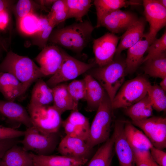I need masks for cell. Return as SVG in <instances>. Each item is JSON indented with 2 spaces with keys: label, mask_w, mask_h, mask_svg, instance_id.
I'll list each match as a JSON object with an SVG mask.
<instances>
[{
  "label": "cell",
  "mask_w": 166,
  "mask_h": 166,
  "mask_svg": "<svg viewBox=\"0 0 166 166\" xmlns=\"http://www.w3.org/2000/svg\"><path fill=\"white\" fill-rule=\"evenodd\" d=\"M95 27L88 20L52 31L48 42L77 53L89 43Z\"/></svg>",
  "instance_id": "6da1fadb"
},
{
  "label": "cell",
  "mask_w": 166,
  "mask_h": 166,
  "mask_svg": "<svg viewBox=\"0 0 166 166\" xmlns=\"http://www.w3.org/2000/svg\"><path fill=\"white\" fill-rule=\"evenodd\" d=\"M0 72L13 74L23 84L26 91L34 82L45 76L31 59L11 51L0 64Z\"/></svg>",
  "instance_id": "7a4b0ae2"
},
{
  "label": "cell",
  "mask_w": 166,
  "mask_h": 166,
  "mask_svg": "<svg viewBox=\"0 0 166 166\" xmlns=\"http://www.w3.org/2000/svg\"><path fill=\"white\" fill-rule=\"evenodd\" d=\"M88 71V74L102 86L112 102L124 80L126 73L125 61L114 58L107 65L94 67Z\"/></svg>",
  "instance_id": "3957f363"
},
{
  "label": "cell",
  "mask_w": 166,
  "mask_h": 166,
  "mask_svg": "<svg viewBox=\"0 0 166 166\" xmlns=\"http://www.w3.org/2000/svg\"><path fill=\"white\" fill-rule=\"evenodd\" d=\"M113 110L111 101L105 92L90 125L86 143L91 148L105 142L110 138L113 119Z\"/></svg>",
  "instance_id": "277c9868"
},
{
  "label": "cell",
  "mask_w": 166,
  "mask_h": 166,
  "mask_svg": "<svg viewBox=\"0 0 166 166\" xmlns=\"http://www.w3.org/2000/svg\"><path fill=\"white\" fill-rule=\"evenodd\" d=\"M27 109L33 126L40 132L44 134L58 132L62 124L61 115L53 105L29 104Z\"/></svg>",
  "instance_id": "5b68a950"
},
{
  "label": "cell",
  "mask_w": 166,
  "mask_h": 166,
  "mask_svg": "<svg viewBox=\"0 0 166 166\" xmlns=\"http://www.w3.org/2000/svg\"><path fill=\"white\" fill-rule=\"evenodd\" d=\"M150 83L145 77L141 76L126 81L120 87L111 102L113 109H125L140 100L147 94Z\"/></svg>",
  "instance_id": "8992f818"
},
{
  "label": "cell",
  "mask_w": 166,
  "mask_h": 166,
  "mask_svg": "<svg viewBox=\"0 0 166 166\" xmlns=\"http://www.w3.org/2000/svg\"><path fill=\"white\" fill-rule=\"evenodd\" d=\"M57 133L43 134L32 126L27 128L24 138L21 142L27 151L34 152L38 155H50L58 143Z\"/></svg>",
  "instance_id": "52a82bcc"
},
{
  "label": "cell",
  "mask_w": 166,
  "mask_h": 166,
  "mask_svg": "<svg viewBox=\"0 0 166 166\" xmlns=\"http://www.w3.org/2000/svg\"><path fill=\"white\" fill-rule=\"evenodd\" d=\"M62 64L57 72L46 82L52 88L63 82L73 80L95 67V63H87L72 57L64 51Z\"/></svg>",
  "instance_id": "ba28073f"
},
{
  "label": "cell",
  "mask_w": 166,
  "mask_h": 166,
  "mask_svg": "<svg viewBox=\"0 0 166 166\" xmlns=\"http://www.w3.org/2000/svg\"><path fill=\"white\" fill-rule=\"evenodd\" d=\"M135 126L141 129L153 146L160 150L166 147V118L151 117L137 121H132Z\"/></svg>",
  "instance_id": "9c48e42d"
},
{
  "label": "cell",
  "mask_w": 166,
  "mask_h": 166,
  "mask_svg": "<svg viewBox=\"0 0 166 166\" xmlns=\"http://www.w3.org/2000/svg\"><path fill=\"white\" fill-rule=\"evenodd\" d=\"M143 5L146 20L149 25L148 33L143 36L150 45L156 39L158 32L166 26V8L157 0H144Z\"/></svg>",
  "instance_id": "30bf717a"
},
{
  "label": "cell",
  "mask_w": 166,
  "mask_h": 166,
  "mask_svg": "<svg viewBox=\"0 0 166 166\" xmlns=\"http://www.w3.org/2000/svg\"><path fill=\"white\" fill-rule=\"evenodd\" d=\"M119 39L110 32L93 40V49L95 63L98 66L105 65L113 60Z\"/></svg>",
  "instance_id": "8fae6325"
},
{
  "label": "cell",
  "mask_w": 166,
  "mask_h": 166,
  "mask_svg": "<svg viewBox=\"0 0 166 166\" xmlns=\"http://www.w3.org/2000/svg\"><path fill=\"white\" fill-rule=\"evenodd\" d=\"M125 122L123 120H117L114 122L112 134L114 138V148L119 166H135L133 152L124 133Z\"/></svg>",
  "instance_id": "7c38bea8"
},
{
  "label": "cell",
  "mask_w": 166,
  "mask_h": 166,
  "mask_svg": "<svg viewBox=\"0 0 166 166\" xmlns=\"http://www.w3.org/2000/svg\"><path fill=\"white\" fill-rule=\"evenodd\" d=\"M64 50L58 45H47L42 49L35 59L45 76L53 75L58 70L63 62Z\"/></svg>",
  "instance_id": "4fadbf2b"
},
{
  "label": "cell",
  "mask_w": 166,
  "mask_h": 166,
  "mask_svg": "<svg viewBox=\"0 0 166 166\" xmlns=\"http://www.w3.org/2000/svg\"><path fill=\"white\" fill-rule=\"evenodd\" d=\"M133 13L119 9L112 12L101 19L98 28H106L110 33L117 34L125 31L138 19Z\"/></svg>",
  "instance_id": "5bb4252c"
},
{
  "label": "cell",
  "mask_w": 166,
  "mask_h": 166,
  "mask_svg": "<svg viewBox=\"0 0 166 166\" xmlns=\"http://www.w3.org/2000/svg\"><path fill=\"white\" fill-rule=\"evenodd\" d=\"M92 149L82 139L66 135L59 143L58 151L62 155L87 158Z\"/></svg>",
  "instance_id": "9a60e30c"
},
{
  "label": "cell",
  "mask_w": 166,
  "mask_h": 166,
  "mask_svg": "<svg viewBox=\"0 0 166 166\" xmlns=\"http://www.w3.org/2000/svg\"><path fill=\"white\" fill-rule=\"evenodd\" d=\"M33 166H82L88 158L61 155H38L31 152Z\"/></svg>",
  "instance_id": "2e32d148"
},
{
  "label": "cell",
  "mask_w": 166,
  "mask_h": 166,
  "mask_svg": "<svg viewBox=\"0 0 166 166\" xmlns=\"http://www.w3.org/2000/svg\"><path fill=\"white\" fill-rule=\"evenodd\" d=\"M0 114L27 128L33 126L28 111L14 101L0 100Z\"/></svg>",
  "instance_id": "e0dca14e"
},
{
  "label": "cell",
  "mask_w": 166,
  "mask_h": 166,
  "mask_svg": "<svg viewBox=\"0 0 166 166\" xmlns=\"http://www.w3.org/2000/svg\"><path fill=\"white\" fill-rule=\"evenodd\" d=\"M145 26L143 18H138L130 26L120 38L115 55H120L121 52L132 46L143 37Z\"/></svg>",
  "instance_id": "ac0fdd59"
},
{
  "label": "cell",
  "mask_w": 166,
  "mask_h": 166,
  "mask_svg": "<svg viewBox=\"0 0 166 166\" xmlns=\"http://www.w3.org/2000/svg\"><path fill=\"white\" fill-rule=\"evenodd\" d=\"M0 92L7 101H14L26 91L23 84L13 74L0 72Z\"/></svg>",
  "instance_id": "d6986e66"
},
{
  "label": "cell",
  "mask_w": 166,
  "mask_h": 166,
  "mask_svg": "<svg viewBox=\"0 0 166 166\" xmlns=\"http://www.w3.org/2000/svg\"><path fill=\"white\" fill-rule=\"evenodd\" d=\"M84 79L86 87V109L89 112L97 111L106 92L100 83L90 75H86Z\"/></svg>",
  "instance_id": "ffe728a7"
},
{
  "label": "cell",
  "mask_w": 166,
  "mask_h": 166,
  "mask_svg": "<svg viewBox=\"0 0 166 166\" xmlns=\"http://www.w3.org/2000/svg\"><path fill=\"white\" fill-rule=\"evenodd\" d=\"M124 130L127 140L133 151H150L153 146L146 135L131 122L125 121Z\"/></svg>",
  "instance_id": "44dd1931"
},
{
  "label": "cell",
  "mask_w": 166,
  "mask_h": 166,
  "mask_svg": "<svg viewBox=\"0 0 166 166\" xmlns=\"http://www.w3.org/2000/svg\"><path fill=\"white\" fill-rule=\"evenodd\" d=\"M149 45L148 41L143 36L139 42L128 49L125 60L126 73H131L136 71L143 62L144 54Z\"/></svg>",
  "instance_id": "7402d4cb"
},
{
  "label": "cell",
  "mask_w": 166,
  "mask_h": 166,
  "mask_svg": "<svg viewBox=\"0 0 166 166\" xmlns=\"http://www.w3.org/2000/svg\"><path fill=\"white\" fill-rule=\"evenodd\" d=\"M5 166H33L31 152L15 145L8 150L1 159Z\"/></svg>",
  "instance_id": "603a6c76"
},
{
  "label": "cell",
  "mask_w": 166,
  "mask_h": 166,
  "mask_svg": "<svg viewBox=\"0 0 166 166\" xmlns=\"http://www.w3.org/2000/svg\"><path fill=\"white\" fill-rule=\"evenodd\" d=\"M53 95V106L61 114L68 110H78L70 95L67 85L60 83L51 88Z\"/></svg>",
  "instance_id": "cb8c5ba5"
},
{
  "label": "cell",
  "mask_w": 166,
  "mask_h": 166,
  "mask_svg": "<svg viewBox=\"0 0 166 166\" xmlns=\"http://www.w3.org/2000/svg\"><path fill=\"white\" fill-rule=\"evenodd\" d=\"M140 2L135 0H95V6L97 16L96 28H98L102 18L107 14L115 10L129 6L140 4Z\"/></svg>",
  "instance_id": "d4e9b609"
},
{
  "label": "cell",
  "mask_w": 166,
  "mask_h": 166,
  "mask_svg": "<svg viewBox=\"0 0 166 166\" xmlns=\"http://www.w3.org/2000/svg\"><path fill=\"white\" fill-rule=\"evenodd\" d=\"M124 109L125 113L132 121L145 119L153 115L152 102L147 94L137 102Z\"/></svg>",
  "instance_id": "484cf974"
},
{
  "label": "cell",
  "mask_w": 166,
  "mask_h": 166,
  "mask_svg": "<svg viewBox=\"0 0 166 166\" xmlns=\"http://www.w3.org/2000/svg\"><path fill=\"white\" fill-rule=\"evenodd\" d=\"M53 102L52 88L42 79H40L37 80L32 89L30 104L43 106L50 105Z\"/></svg>",
  "instance_id": "4316f807"
},
{
  "label": "cell",
  "mask_w": 166,
  "mask_h": 166,
  "mask_svg": "<svg viewBox=\"0 0 166 166\" xmlns=\"http://www.w3.org/2000/svg\"><path fill=\"white\" fill-rule=\"evenodd\" d=\"M113 135L98 149L87 166H110L113 156Z\"/></svg>",
  "instance_id": "83f0119b"
},
{
  "label": "cell",
  "mask_w": 166,
  "mask_h": 166,
  "mask_svg": "<svg viewBox=\"0 0 166 166\" xmlns=\"http://www.w3.org/2000/svg\"><path fill=\"white\" fill-rule=\"evenodd\" d=\"M145 62V73L151 77L163 79L166 77V52L163 53Z\"/></svg>",
  "instance_id": "f1b7e54d"
},
{
  "label": "cell",
  "mask_w": 166,
  "mask_h": 166,
  "mask_svg": "<svg viewBox=\"0 0 166 166\" xmlns=\"http://www.w3.org/2000/svg\"><path fill=\"white\" fill-rule=\"evenodd\" d=\"M66 120L74 126L76 131V137L86 142L90 128L88 118L78 110H74L72 111Z\"/></svg>",
  "instance_id": "f546056e"
},
{
  "label": "cell",
  "mask_w": 166,
  "mask_h": 166,
  "mask_svg": "<svg viewBox=\"0 0 166 166\" xmlns=\"http://www.w3.org/2000/svg\"><path fill=\"white\" fill-rule=\"evenodd\" d=\"M68 9L67 19L74 18L82 22V18L89 12L91 6L90 0H65Z\"/></svg>",
  "instance_id": "4dcf8cb0"
},
{
  "label": "cell",
  "mask_w": 166,
  "mask_h": 166,
  "mask_svg": "<svg viewBox=\"0 0 166 166\" xmlns=\"http://www.w3.org/2000/svg\"><path fill=\"white\" fill-rule=\"evenodd\" d=\"M147 94L151 101L153 109L158 112L165 111L166 110L165 93L156 84L148 85Z\"/></svg>",
  "instance_id": "1f68e13d"
},
{
  "label": "cell",
  "mask_w": 166,
  "mask_h": 166,
  "mask_svg": "<svg viewBox=\"0 0 166 166\" xmlns=\"http://www.w3.org/2000/svg\"><path fill=\"white\" fill-rule=\"evenodd\" d=\"M68 9L65 0H56L47 16L49 23L55 26L67 19Z\"/></svg>",
  "instance_id": "d6a6232c"
},
{
  "label": "cell",
  "mask_w": 166,
  "mask_h": 166,
  "mask_svg": "<svg viewBox=\"0 0 166 166\" xmlns=\"http://www.w3.org/2000/svg\"><path fill=\"white\" fill-rule=\"evenodd\" d=\"M39 16L34 13L29 14L18 20L20 30L24 34L33 36L38 31Z\"/></svg>",
  "instance_id": "836d02e7"
},
{
  "label": "cell",
  "mask_w": 166,
  "mask_h": 166,
  "mask_svg": "<svg viewBox=\"0 0 166 166\" xmlns=\"http://www.w3.org/2000/svg\"><path fill=\"white\" fill-rule=\"evenodd\" d=\"M67 88L75 105L78 107L79 101L85 98L86 87L84 79L72 81L67 85Z\"/></svg>",
  "instance_id": "e575fe53"
},
{
  "label": "cell",
  "mask_w": 166,
  "mask_h": 166,
  "mask_svg": "<svg viewBox=\"0 0 166 166\" xmlns=\"http://www.w3.org/2000/svg\"><path fill=\"white\" fill-rule=\"evenodd\" d=\"M37 8L45 9L38 3L29 0H19L17 3L15 11L18 20L32 13Z\"/></svg>",
  "instance_id": "d590c367"
},
{
  "label": "cell",
  "mask_w": 166,
  "mask_h": 166,
  "mask_svg": "<svg viewBox=\"0 0 166 166\" xmlns=\"http://www.w3.org/2000/svg\"><path fill=\"white\" fill-rule=\"evenodd\" d=\"M148 54L144 58L143 62L158 55L166 50V32L165 31L162 36L158 39H156L149 45L148 49Z\"/></svg>",
  "instance_id": "8d00e7d4"
},
{
  "label": "cell",
  "mask_w": 166,
  "mask_h": 166,
  "mask_svg": "<svg viewBox=\"0 0 166 166\" xmlns=\"http://www.w3.org/2000/svg\"><path fill=\"white\" fill-rule=\"evenodd\" d=\"M55 26L49 23L48 27L44 30L34 34L32 40L33 45H37L43 49L47 45L49 38Z\"/></svg>",
  "instance_id": "74e56055"
},
{
  "label": "cell",
  "mask_w": 166,
  "mask_h": 166,
  "mask_svg": "<svg viewBox=\"0 0 166 166\" xmlns=\"http://www.w3.org/2000/svg\"><path fill=\"white\" fill-rule=\"evenodd\" d=\"M25 131H22L13 128L5 127L0 125V140L18 138L24 136Z\"/></svg>",
  "instance_id": "f35d334b"
},
{
  "label": "cell",
  "mask_w": 166,
  "mask_h": 166,
  "mask_svg": "<svg viewBox=\"0 0 166 166\" xmlns=\"http://www.w3.org/2000/svg\"><path fill=\"white\" fill-rule=\"evenodd\" d=\"M150 152L153 160L160 166H166V152L153 146Z\"/></svg>",
  "instance_id": "ab89813d"
},
{
  "label": "cell",
  "mask_w": 166,
  "mask_h": 166,
  "mask_svg": "<svg viewBox=\"0 0 166 166\" xmlns=\"http://www.w3.org/2000/svg\"><path fill=\"white\" fill-rule=\"evenodd\" d=\"M18 138L0 140V159H2L8 150L13 146L18 144L21 142Z\"/></svg>",
  "instance_id": "60d3db41"
},
{
  "label": "cell",
  "mask_w": 166,
  "mask_h": 166,
  "mask_svg": "<svg viewBox=\"0 0 166 166\" xmlns=\"http://www.w3.org/2000/svg\"><path fill=\"white\" fill-rule=\"evenodd\" d=\"M10 21L8 10L0 12V31H4L7 27Z\"/></svg>",
  "instance_id": "b9f144b4"
},
{
  "label": "cell",
  "mask_w": 166,
  "mask_h": 166,
  "mask_svg": "<svg viewBox=\"0 0 166 166\" xmlns=\"http://www.w3.org/2000/svg\"><path fill=\"white\" fill-rule=\"evenodd\" d=\"M14 1L13 0H0V12L8 10Z\"/></svg>",
  "instance_id": "7bdbcfd3"
},
{
  "label": "cell",
  "mask_w": 166,
  "mask_h": 166,
  "mask_svg": "<svg viewBox=\"0 0 166 166\" xmlns=\"http://www.w3.org/2000/svg\"><path fill=\"white\" fill-rule=\"evenodd\" d=\"M135 164L136 166H150L147 161L144 159L134 157Z\"/></svg>",
  "instance_id": "ee69618b"
},
{
  "label": "cell",
  "mask_w": 166,
  "mask_h": 166,
  "mask_svg": "<svg viewBox=\"0 0 166 166\" xmlns=\"http://www.w3.org/2000/svg\"><path fill=\"white\" fill-rule=\"evenodd\" d=\"M56 0H38L37 1L39 4L45 7V6H49L53 3Z\"/></svg>",
  "instance_id": "f6af8a7d"
},
{
  "label": "cell",
  "mask_w": 166,
  "mask_h": 166,
  "mask_svg": "<svg viewBox=\"0 0 166 166\" xmlns=\"http://www.w3.org/2000/svg\"><path fill=\"white\" fill-rule=\"evenodd\" d=\"M145 160L150 166H160L152 159L150 153L146 157Z\"/></svg>",
  "instance_id": "bcb514c9"
},
{
  "label": "cell",
  "mask_w": 166,
  "mask_h": 166,
  "mask_svg": "<svg viewBox=\"0 0 166 166\" xmlns=\"http://www.w3.org/2000/svg\"><path fill=\"white\" fill-rule=\"evenodd\" d=\"M0 49L7 51V47L6 42L4 39L0 35Z\"/></svg>",
  "instance_id": "7dc6e473"
},
{
  "label": "cell",
  "mask_w": 166,
  "mask_h": 166,
  "mask_svg": "<svg viewBox=\"0 0 166 166\" xmlns=\"http://www.w3.org/2000/svg\"><path fill=\"white\" fill-rule=\"evenodd\" d=\"M159 86L165 92L166 91V77L162 79Z\"/></svg>",
  "instance_id": "c3c4849f"
},
{
  "label": "cell",
  "mask_w": 166,
  "mask_h": 166,
  "mask_svg": "<svg viewBox=\"0 0 166 166\" xmlns=\"http://www.w3.org/2000/svg\"><path fill=\"white\" fill-rule=\"evenodd\" d=\"M158 2L163 6L166 8V0H157Z\"/></svg>",
  "instance_id": "681fc988"
},
{
  "label": "cell",
  "mask_w": 166,
  "mask_h": 166,
  "mask_svg": "<svg viewBox=\"0 0 166 166\" xmlns=\"http://www.w3.org/2000/svg\"><path fill=\"white\" fill-rule=\"evenodd\" d=\"M0 166H5L2 162L1 159H0Z\"/></svg>",
  "instance_id": "f907efd6"
},
{
  "label": "cell",
  "mask_w": 166,
  "mask_h": 166,
  "mask_svg": "<svg viewBox=\"0 0 166 166\" xmlns=\"http://www.w3.org/2000/svg\"><path fill=\"white\" fill-rule=\"evenodd\" d=\"M1 50V49H0V50ZM0 56H1V55H0Z\"/></svg>",
  "instance_id": "816d5d0a"
}]
</instances>
